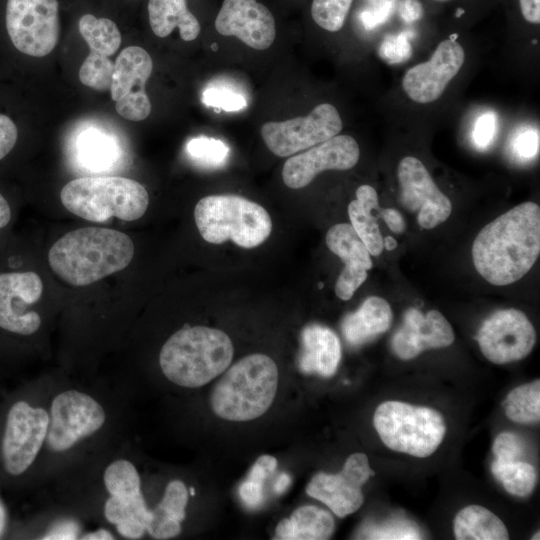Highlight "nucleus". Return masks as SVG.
Returning a JSON list of instances; mask_svg holds the SVG:
<instances>
[{"mask_svg": "<svg viewBox=\"0 0 540 540\" xmlns=\"http://www.w3.org/2000/svg\"><path fill=\"white\" fill-rule=\"evenodd\" d=\"M503 407L506 416L519 424L540 420V381L537 379L514 388L506 396Z\"/></svg>", "mask_w": 540, "mask_h": 540, "instance_id": "32", "label": "nucleus"}, {"mask_svg": "<svg viewBox=\"0 0 540 540\" xmlns=\"http://www.w3.org/2000/svg\"><path fill=\"white\" fill-rule=\"evenodd\" d=\"M149 24L158 37H167L178 28L184 41H193L200 34L198 19L187 8L186 0H149Z\"/></svg>", "mask_w": 540, "mask_h": 540, "instance_id": "25", "label": "nucleus"}, {"mask_svg": "<svg viewBox=\"0 0 540 540\" xmlns=\"http://www.w3.org/2000/svg\"><path fill=\"white\" fill-rule=\"evenodd\" d=\"M79 528L74 521H62L57 523L43 539H75L78 536Z\"/></svg>", "mask_w": 540, "mask_h": 540, "instance_id": "46", "label": "nucleus"}, {"mask_svg": "<svg viewBox=\"0 0 540 540\" xmlns=\"http://www.w3.org/2000/svg\"><path fill=\"white\" fill-rule=\"evenodd\" d=\"M60 199L69 212L92 222L111 217L134 221L145 214L149 204L142 184L120 176L76 178L63 186Z\"/></svg>", "mask_w": 540, "mask_h": 540, "instance_id": "5", "label": "nucleus"}, {"mask_svg": "<svg viewBox=\"0 0 540 540\" xmlns=\"http://www.w3.org/2000/svg\"><path fill=\"white\" fill-rule=\"evenodd\" d=\"M497 119L494 113L486 112L476 121L473 129V141L479 149H486L496 133Z\"/></svg>", "mask_w": 540, "mask_h": 540, "instance_id": "43", "label": "nucleus"}, {"mask_svg": "<svg viewBox=\"0 0 540 540\" xmlns=\"http://www.w3.org/2000/svg\"><path fill=\"white\" fill-rule=\"evenodd\" d=\"M495 459L499 460H517L524 450V444L521 438L510 432H502L497 435L492 446Z\"/></svg>", "mask_w": 540, "mask_h": 540, "instance_id": "42", "label": "nucleus"}, {"mask_svg": "<svg viewBox=\"0 0 540 540\" xmlns=\"http://www.w3.org/2000/svg\"><path fill=\"white\" fill-rule=\"evenodd\" d=\"M453 530L457 540L509 539L502 520L480 505H469L461 509L454 518Z\"/></svg>", "mask_w": 540, "mask_h": 540, "instance_id": "28", "label": "nucleus"}, {"mask_svg": "<svg viewBox=\"0 0 540 540\" xmlns=\"http://www.w3.org/2000/svg\"><path fill=\"white\" fill-rule=\"evenodd\" d=\"M454 339L452 326L439 311L430 310L423 315L418 309L409 308L391 346L397 357L410 360L425 350L448 347Z\"/></svg>", "mask_w": 540, "mask_h": 540, "instance_id": "20", "label": "nucleus"}, {"mask_svg": "<svg viewBox=\"0 0 540 540\" xmlns=\"http://www.w3.org/2000/svg\"><path fill=\"white\" fill-rule=\"evenodd\" d=\"M205 105L227 112L239 111L247 107V100L241 94L222 86H209L202 94Z\"/></svg>", "mask_w": 540, "mask_h": 540, "instance_id": "38", "label": "nucleus"}, {"mask_svg": "<svg viewBox=\"0 0 540 540\" xmlns=\"http://www.w3.org/2000/svg\"><path fill=\"white\" fill-rule=\"evenodd\" d=\"M375 472L363 453L350 455L338 474L320 472L306 487V493L324 504L339 518L356 512L363 504L361 487Z\"/></svg>", "mask_w": 540, "mask_h": 540, "instance_id": "16", "label": "nucleus"}, {"mask_svg": "<svg viewBox=\"0 0 540 540\" xmlns=\"http://www.w3.org/2000/svg\"><path fill=\"white\" fill-rule=\"evenodd\" d=\"M6 525V510L0 499V536L2 535Z\"/></svg>", "mask_w": 540, "mask_h": 540, "instance_id": "54", "label": "nucleus"}, {"mask_svg": "<svg viewBox=\"0 0 540 540\" xmlns=\"http://www.w3.org/2000/svg\"><path fill=\"white\" fill-rule=\"evenodd\" d=\"M290 482H291V478L287 473L280 474L274 484V491L277 494L283 493L290 485Z\"/></svg>", "mask_w": 540, "mask_h": 540, "instance_id": "51", "label": "nucleus"}, {"mask_svg": "<svg viewBox=\"0 0 540 540\" xmlns=\"http://www.w3.org/2000/svg\"><path fill=\"white\" fill-rule=\"evenodd\" d=\"M540 253V208L521 203L484 226L472 245L477 272L490 284L506 286L522 278Z\"/></svg>", "mask_w": 540, "mask_h": 540, "instance_id": "1", "label": "nucleus"}, {"mask_svg": "<svg viewBox=\"0 0 540 540\" xmlns=\"http://www.w3.org/2000/svg\"><path fill=\"white\" fill-rule=\"evenodd\" d=\"M326 244L344 263L336 284L335 293L341 300H349L367 278L373 266L370 253L351 224L338 223L326 234Z\"/></svg>", "mask_w": 540, "mask_h": 540, "instance_id": "21", "label": "nucleus"}, {"mask_svg": "<svg viewBox=\"0 0 540 540\" xmlns=\"http://www.w3.org/2000/svg\"><path fill=\"white\" fill-rule=\"evenodd\" d=\"M383 244H384L385 249L388 251H392L396 249L398 246L397 241L391 236H386L383 239Z\"/></svg>", "mask_w": 540, "mask_h": 540, "instance_id": "53", "label": "nucleus"}, {"mask_svg": "<svg viewBox=\"0 0 540 540\" xmlns=\"http://www.w3.org/2000/svg\"><path fill=\"white\" fill-rule=\"evenodd\" d=\"M491 471L504 489L514 496H528L536 486V469L528 462L495 459Z\"/></svg>", "mask_w": 540, "mask_h": 540, "instance_id": "31", "label": "nucleus"}, {"mask_svg": "<svg viewBox=\"0 0 540 540\" xmlns=\"http://www.w3.org/2000/svg\"><path fill=\"white\" fill-rule=\"evenodd\" d=\"M334 528V519L329 512L317 506L305 505L279 522L276 539L325 540L330 538Z\"/></svg>", "mask_w": 540, "mask_h": 540, "instance_id": "26", "label": "nucleus"}, {"mask_svg": "<svg viewBox=\"0 0 540 540\" xmlns=\"http://www.w3.org/2000/svg\"><path fill=\"white\" fill-rule=\"evenodd\" d=\"M105 418L103 407L89 395L76 390L62 392L51 404L47 444L53 451H65L99 430Z\"/></svg>", "mask_w": 540, "mask_h": 540, "instance_id": "10", "label": "nucleus"}, {"mask_svg": "<svg viewBox=\"0 0 540 540\" xmlns=\"http://www.w3.org/2000/svg\"><path fill=\"white\" fill-rule=\"evenodd\" d=\"M104 513L106 519L116 525L120 535L139 539L146 531L151 511L147 509L142 493L135 496L108 498Z\"/></svg>", "mask_w": 540, "mask_h": 540, "instance_id": "29", "label": "nucleus"}, {"mask_svg": "<svg viewBox=\"0 0 540 540\" xmlns=\"http://www.w3.org/2000/svg\"><path fill=\"white\" fill-rule=\"evenodd\" d=\"M278 386L272 358L256 353L232 365L214 386L210 404L222 419L236 422L262 416L271 406Z\"/></svg>", "mask_w": 540, "mask_h": 540, "instance_id": "4", "label": "nucleus"}, {"mask_svg": "<svg viewBox=\"0 0 540 540\" xmlns=\"http://www.w3.org/2000/svg\"><path fill=\"white\" fill-rule=\"evenodd\" d=\"M400 202L424 229H432L446 221L452 211L449 198L437 187L424 164L416 157L406 156L398 165Z\"/></svg>", "mask_w": 540, "mask_h": 540, "instance_id": "15", "label": "nucleus"}, {"mask_svg": "<svg viewBox=\"0 0 540 540\" xmlns=\"http://www.w3.org/2000/svg\"><path fill=\"white\" fill-rule=\"evenodd\" d=\"M185 149L193 162L212 168L223 165L230 153V149L224 141L208 136L191 138Z\"/></svg>", "mask_w": 540, "mask_h": 540, "instance_id": "35", "label": "nucleus"}, {"mask_svg": "<svg viewBox=\"0 0 540 540\" xmlns=\"http://www.w3.org/2000/svg\"><path fill=\"white\" fill-rule=\"evenodd\" d=\"M233 352V344L225 332L206 326L184 327L164 343L159 363L168 380L196 388L224 372Z\"/></svg>", "mask_w": 540, "mask_h": 540, "instance_id": "3", "label": "nucleus"}, {"mask_svg": "<svg viewBox=\"0 0 540 540\" xmlns=\"http://www.w3.org/2000/svg\"><path fill=\"white\" fill-rule=\"evenodd\" d=\"M195 223L202 238L212 244L232 240L242 248L262 244L271 234L272 221L266 209L238 195H210L194 209Z\"/></svg>", "mask_w": 540, "mask_h": 540, "instance_id": "6", "label": "nucleus"}, {"mask_svg": "<svg viewBox=\"0 0 540 540\" xmlns=\"http://www.w3.org/2000/svg\"><path fill=\"white\" fill-rule=\"evenodd\" d=\"M360 149L349 135H336L286 160L282 178L286 186L300 189L324 170H348L359 160Z\"/></svg>", "mask_w": 540, "mask_h": 540, "instance_id": "17", "label": "nucleus"}, {"mask_svg": "<svg viewBox=\"0 0 540 540\" xmlns=\"http://www.w3.org/2000/svg\"><path fill=\"white\" fill-rule=\"evenodd\" d=\"M378 195L370 185H361L356 190V199L348 206L351 226L365 244L370 255L379 256L384 248L377 217L372 213L378 209Z\"/></svg>", "mask_w": 540, "mask_h": 540, "instance_id": "27", "label": "nucleus"}, {"mask_svg": "<svg viewBox=\"0 0 540 540\" xmlns=\"http://www.w3.org/2000/svg\"><path fill=\"white\" fill-rule=\"evenodd\" d=\"M379 216L383 218L389 229L394 233H402L405 230V221L397 210L393 208H386L381 210Z\"/></svg>", "mask_w": 540, "mask_h": 540, "instance_id": "47", "label": "nucleus"}, {"mask_svg": "<svg viewBox=\"0 0 540 540\" xmlns=\"http://www.w3.org/2000/svg\"><path fill=\"white\" fill-rule=\"evenodd\" d=\"M379 53L387 61L399 62L409 57L411 48L406 37L399 35L386 39L381 44Z\"/></svg>", "mask_w": 540, "mask_h": 540, "instance_id": "44", "label": "nucleus"}, {"mask_svg": "<svg viewBox=\"0 0 540 540\" xmlns=\"http://www.w3.org/2000/svg\"><path fill=\"white\" fill-rule=\"evenodd\" d=\"M391 321L389 303L381 297L371 296L364 300L357 311L345 316L341 329L350 345L360 346L386 332Z\"/></svg>", "mask_w": 540, "mask_h": 540, "instance_id": "24", "label": "nucleus"}, {"mask_svg": "<svg viewBox=\"0 0 540 540\" xmlns=\"http://www.w3.org/2000/svg\"><path fill=\"white\" fill-rule=\"evenodd\" d=\"M85 540H105L114 539L112 534L105 529H100L92 533H88L82 537Z\"/></svg>", "mask_w": 540, "mask_h": 540, "instance_id": "52", "label": "nucleus"}, {"mask_svg": "<svg viewBox=\"0 0 540 540\" xmlns=\"http://www.w3.org/2000/svg\"><path fill=\"white\" fill-rule=\"evenodd\" d=\"M215 28L219 34L235 36L256 50L269 48L276 37L271 11L257 0H224Z\"/></svg>", "mask_w": 540, "mask_h": 540, "instance_id": "19", "label": "nucleus"}, {"mask_svg": "<svg viewBox=\"0 0 540 540\" xmlns=\"http://www.w3.org/2000/svg\"><path fill=\"white\" fill-rule=\"evenodd\" d=\"M434 1H438V2H447V1H450V0H434Z\"/></svg>", "mask_w": 540, "mask_h": 540, "instance_id": "57", "label": "nucleus"}, {"mask_svg": "<svg viewBox=\"0 0 540 540\" xmlns=\"http://www.w3.org/2000/svg\"><path fill=\"white\" fill-rule=\"evenodd\" d=\"M13 208L10 200L0 190V232L4 231L12 222Z\"/></svg>", "mask_w": 540, "mask_h": 540, "instance_id": "49", "label": "nucleus"}, {"mask_svg": "<svg viewBox=\"0 0 540 540\" xmlns=\"http://www.w3.org/2000/svg\"><path fill=\"white\" fill-rule=\"evenodd\" d=\"M150 518L146 530L156 539H169L181 532V522L170 518L157 507L150 510Z\"/></svg>", "mask_w": 540, "mask_h": 540, "instance_id": "41", "label": "nucleus"}, {"mask_svg": "<svg viewBox=\"0 0 540 540\" xmlns=\"http://www.w3.org/2000/svg\"><path fill=\"white\" fill-rule=\"evenodd\" d=\"M114 62L107 56L90 52L79 70L81 83L98 92L110 90Z\"/></svg>", "mask_w": 540, "mask_h": 540, "instance_id": "36", "label": "nucleus"}, {"mask_svg": "<svg viewBox=\"0 0 540 540\" xmlns=\"http://www.w3.org/2000/svg\"><path fill=\"white\" fill-rule=\"evenodd\" d=\"M69 149L76 166L94 174L114 170L124 156L122 143L115 133L91 124L74 134Z\"/></svg>", "mask_w": 540, "mask_h": 540, "instance_id": "22", "label": "nucleus"}, {"mask_svg": "<svg viewBox=\"0 0 540 540\" xmlns=\"http://www.w3.org/2000/svg\"><path fill=\"white\" fill-rule=\"evenodd\" d=\"M513 154L521 160L533 159L539 151V132L532 128H523L515 133L511 141Z\"/></svg>", "mask_w": 540, "mask_h": 540, "instance_id": "40", "label": "nucleus"}, {"mask_svg": "<svg viewBox=\"0 0 540 540\" xmlns=\"http://www.w3.org/2000/svg\"><path fill=\"white\" fill-rule=\"evenodd\" d=\"M78 27L90 52L110 57L118 51L122 36L112 20L85 14L79 19Z\"/></svg>", "mask_w": 540, "mask_h": 540, "instance_id": "30", "label": "nucleus"}, {"mask_svg": "<svg viewBox=\"0 0 540 540\" xmlns=\"http://www.w3.org/2000/svg\"><path fill=\"white\" fill-rule=\"evenodd\" d=\"M104 483L112 496L128 497L141 493L140 476L135 466L127 460L111 463L104 472Z\"/></svg>", "mask_w": 540, "mask_h": 540, "instance_id": "34", "label": "nucleus"}, {"mask_svg": "<svg viewBox=\"0 0 540 540\" xmlns=\"http://www.w3.org/2000/svg\"><path fill=\"white\" fill-rule=\"evenodd\" d=\"M400 14L406 21L418 19L422 14V7L416 0H404L401 5Z\"/></svg>", "mask_w": 540, "mask_h": 540, "instance_id": "50", "label": "nucleus"}, {"mask_svg": "<svg viewBox=\"0 0 540 540\" xmlns=\"http://www.w3.org/2000/svg\"><path fill=\"white\" fill-rule=\"evenodd\" d=\"M277 460L273 456L263 455L252 466L247 478L240 484L238 493L243 503L250 509H256L264 501L263 484L274 472Z\"/></svg>", "mask_w": 540, "mask_h": 540, "instance_id": "33", "label": "nucleus"}, {"mask_svg": "<svg viewBox=\"0 0 540 540\" xmlns=\"http://www.w3.org/2000/svg\"><path fill=\"white\" fill-rule=\"evenodd\" d=\"M57 0H6L4 30L18 53L41 58L56 47L60 35Z\"/></svg>", "mask_w": 540, "mask_h": 540, "instance_id": "8", "label": "nucleus"}, {"mask_svg": "<svg viewBox=\"0 0 540 540\" xmlns=\"http://www.w3.org/2000/svg\"><path fill=\"white\" fill-rule=\"evenodd\" d=\"M152 69L149 53L139 46H128L117 56L109 91L123 118L138 122L150 115L152 106L145 85Z\"/></svg>", "mask_w": 540, "mask_h": 540, "instance_id": "13", "label": "nucleus"}, {"mask_svg": "<svg viewBox=\"0 0 540 540\" xmlns=\"http://www.w3.org/2000/svg\"><path fill=\"white\" fill-rule=\"evenodd\" d=\"M524 19L531 24L540 23V0H519Z\"/></svg>", "mask_w": 540, "mask_h": 540, "instance_id": "48", "label": "nucleus"}, {"mask_svg": "<svg viewBox=\"0 0 540 540\" xmlns=\"http://www.w3.org/2000/svg\"><path fill=\"white\" fill-rule=\"evenodd\" d=\"M187 502L188 491L186 486L179 480H173L168 483L157 508L170 518L182 522L185 518Z\"/></svg>", "mask_w": 540, "mask_h": 540, "instance_id": "39", "label": "nucleus"}, {"mask_svg": "<svg viewBox=\"0 0 540 540\" xmlns=\"http://www.w3.org/2000/svg\"><path fill=\"white\" fill-rule=\"evenodd\" d=\"M211 48H212L213 50H215V51H216V50L218 49V46H217V44H216V43H214V44H213V45L211 46Z\"/></svg>", "mask_w": 540, "mask_h": 540, "instance_id": "55", "label": "nucleus"}, {"mask_svg": "<svg viewBox=\"0 0 540 540\" xmlns=\"http://www.w3.org/2000/svg\"><path fill=\"white\" fill-rule=\"evenodd\" d=\"M369 538L373 539H419V534L414 528H399L390 526L387 528H378L377 532H371Z\"/></svg>", "mask_w": 540, "mask_h": 540, "instance_id": "45", "label": "nucleus"}, {"mask_svg": "<svg viewBox=\"0 0 540 540\" xmlns=\"http://www.w3.org/2000/svg\"><path fill=\"white\" fill-rule=\"evenodd\" d=\"M301 351L298 366L304 374L331 377L341 359L338 336L328 327L319 324L306 326L301 333Z\"/></svg>", "mask_w": 540, "mask_h": 540, "instance_id": "23", "label": "nucleus"}, {"mask_svg": "<svg viewBox=\"0 0 540 540\" xmlns=\"http://www.w3.org/2000/svg\"><path fill=\"white\" fill-rule=\"evenodd\" d=\"M43 293V282L32 270H0V329L22 336L35 333L40 315L30 307Z\"/></svg>", "mask_w": 540, "mask_h": 540, "instance_id": "14", "label": "nucleus"}, {"mask_svg": "<svg viewBox=\"0 0 540 540\" xmlns=\"http://www.w3.org/2000/svg\"><path fill=\"white\" fill-rule=\"evenodd\" d=\"M464 60V49L453 37L443 40L428 61L406 71L402 79L403 90L416 103L434 102L458 74Z\"/></svg>", "mask_w": 540, "mask_h": 540, "instance_id": "18", "label": "nucleus"}, {"mask_svg": "<svg viewBox=\"0 0 540 540\" xmlns=\"http://www.w3.org/2000/svg\"><path fill=\"white\" fill-rule=\"evenodd\" d=\"M373 424L389 449L420 458L433 454L447 431L435 409L392 400L376 408Z\"/></svg>", "mask_w": 540, "mask_h": 540, "instance_id": "7", "label": "nucleus"}, {"mask_svg": "<svg viewBox=\"0 0 540 540\" xmlns=\"http://www.w3.org/2000/svg\"><path fill=\"white\" fill-rule=\"evenodd\" d=\"M353 0H313L311 15L314 22L330 32L342 29Z\"/></svg>", "mask_w": 540, "mask_h": 540, "instance_id": "37", "label": "nucleus"}, {"mask_svg": "<svg viewBox=\"0 0 540 540\" xmlns=\"http://www.w3.org/2000/svg\"><path fill=\"white\" fill-rule=\"evenodd\" d=\"M480 350L494 364H506L525 358L536 342L535 329L520 310L510 308L494 312L476 336Z\"/></svg>", "mask_w": 540, "mask_h": 540, "instance_id": "12", "label": "nucleus"}, {"mask_svg": "<svg viewBox=\"0 0 540 540\" xmlns=\"http://www.w3.org/2000/svg\"><path fill=\"white\" fill-rule=\"evenodd\" d=\"M342 126L336 107L322 103L307 116L264 123L261 136L273 154L287 157L338 135Z\"/></svg>", "mask_w": 540, "mask_h": 540, "instance_id": "9", "label": "nucleus"}, {"mask_svg": "<svg viewBox=\"0 0 540 540\" xmlns=\"http://www.w3.org/2000/svg\"><path fill=\"white\" fill-rule=\"evenodd\" d=\"M190 494H191L192 496H194V494H195L194 488H190Z\"/></svg>", "mask_w": 540, "mask_h": 540, "instance_id": "56", "label": "nucleus"}, {"mask_svg": "<svg viewBox=\"0 0 540 540\" xmlns=\"http://www.w3.org/2000/svg\"><path fill=\"white\" fill-rule=\"evenodd\" d=\"M131 238L118 230L85 227L72 230L50 248L54 273L73 286H86L126 268L132 261Z\"/></svg>", "mask_w": 540, "mask_h": 540, "instance_id": "2", "label": "nucleus"}, {"mask_svg": "<svg viewBox=\"0 0 540 540\" xmlns=\"http://www.w3.org/2000/svg\"><path fill=\"white\" fill-rule=\"evenodd\" d=\"M48 413L25 401L14 403L9 409L2 440V459L11 475L24 473L35 460L46 438Z\"/></svg>", "mask_w": 540, "mask_h": 540, "instance_id": "11", "label": "nucleus"}]
</instances>
